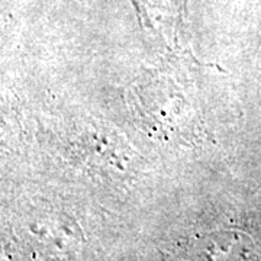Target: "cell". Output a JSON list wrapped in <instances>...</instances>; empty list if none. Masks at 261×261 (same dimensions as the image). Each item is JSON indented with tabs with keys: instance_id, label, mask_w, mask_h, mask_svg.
I'll return each mask as SVG.
<instances>
[{
	"instance_id": "6da1fadb",
	"label": "cell",
	"mask_w": 261,
	"mask_h": 261,
	"mask_svg": "<svg viewBox=\"0 0 261 261\" xmlns=\"http://www.w3.org/2000/svg\"><path fill=\"white\" fill-rule=\"evenodd\" d=\"M128 102L141 126L161 142L192 147L202 141V125L173 82L144 75L130 86Z\"/></svg>"
},
{
	"instance_id": "7a4b0ae2",
	"label": "cell",
	"mask_w": 261,
	"mask_h": 261,
	"mask_svg": "<svg viewBox=\"0 0 261 261\" xmlns=\"http://www.w3.org/2000/svg\"><path fill=\"white\" fill-rule=\"evenodd\" d=\"M16 243L22 247L31 244L29 255L63 258L65 254L74 250L80 238L77 225L64 214L51 211L29 212L22 215L16 225Z\"/></svg>"
},
{
	"instance_id": "3957f363",
	"label": "cell",
	"mask_w": 261,
	"mask_h": 261,
	"mask_svg": "<svg viewBox=\"0 0 261 261\" xmlns=\"http://www.w3.org/2000/svg\"><path fill=\"white\" fill-rule=\"evenodd\" d=\"M168 261H257V257L250 237L240 231H219L181 241L168 254Z\"/></svg>"
}]
</instances>
